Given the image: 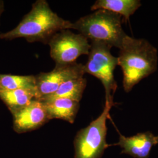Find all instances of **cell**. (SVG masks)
<instances>
[{
    "mask_svg": "<svg viewBox=\"0 0 158 158\" xmlns=\"http://www.w3.org/2000/svg\"><path fill=\"white\" fill-rule=\"evenodd\" d=\"M72 23L53 11L46 0H37L15 28L0 34V40L23 38L31 43L39 42L48 45L57 32L70 29Z\"/></svg>",
    "mask_w": 158,
    "mask_h": 158,
    "instance_id": "1",
    "label": "cell"
},
{
    "mask_svg": "<svg viewBox=\"0 0 158 158\" xmlns=\"http://www.w3.org/2000/svg\"><path fill=\"white\" fill-rule=\"evenodd\" d=\"M50 55L56 66L76 62L79 57L89 55L91 45L81 34H75L70 29L62 30L49 40Z\"/></svg>",
    "mask_w": 158,
    "mask_h": 158,
    "instance_id": "6",
    "label": "cell"
},
{
    "mask_svg": "<svg viewBox=\"0 0 158 158\" xmlns=\"http://www.w3.org/2000/svg\"><path fill=\"white\" fill-rule=\"evenodd\" d=\"M115 104L114 101H106L100 116L77 133L74 141V158H101L104 151L111 146L106 142V123L110 119V112Z\"/></svg>",
    "mask_w": 158,
    "mask_h": 158,
    "instance_id": "4",
    "label": "cell"
},
{
    "mask_svg": "<svg viewBox=\"0 0 158 158\" xmlns=\"http://www.w3.org/2000/svg\"><path fill=\"white\" fill-rule=\"evenodd\" d=\"M85 74L84 65L77 62L62 66H55L49 72H41L35 76L37 98L48 96L54 93L66 81L83 77Z\"/></svg>",
    "mask_w": 158,
    "mask_h": 158,
    "instance_id": "7",
    "label": "cell"
},
{
    "mask_svg": "<svg viewBox=\"0 0 158 158\" xmlns=\"http://www.w3.org/2000/svg\"><path fill=\"white\" fill-rule=\"evenodd\" d=\"M26 90L33 91L37 98L35 76H20L10 74H0V91Z\"/></svg>",
    "mask_w": 158,
    "mask_h": 158,
    "instance_id": "13",
    "label": "cell"
},
{
    "mask_svg": "<svg viewBox=\"0 0 158 158\" xmlns=\"http://www.w3.org/2000/svg\"><path fill=\"white\" fill-rule=\"evenodd\" d=\"M88 60L84 65L85 73L90 74L100 80L104 86L106 101H113L118 85L114 72L118 66V57L111 53V46L106 43L92 41Z\"/></svg>",
    "mask_w": 158,
    "mask_h": 158,
    "instance_id": "5",
    "label": "cell"
},
{
    "mask_svg": "<svg viewBox=\"0 0 158 158\" xmlns=\"http://www.w3.org/2000/svg\"><path fill=\"white\" fill-rule=\"evenodd\" d=\"M35 98L36 94L31 91L22 89L0 91V100L11 113L28 106Z\"/></svg>",
    "mask_w": 158,
    "mask_h": 158,
    "instance_id": "14",
    "label": "cell"
},
{
    "mask_svg": "<svg viewBox=\"0 0 158 158\" xmlns=\"http://www.w3.org/2000/svg\"><path fill=\"white\" fill-rule=\"evenodd\" d=\"M122 23V17L118 14L98 10L72 23L70 29L77 30L91 42H102L119 49L127 35Z\"/></svg>",
    "mask_w": 158,
    "mask_h": 158,
    "instance_id": "3",
    "label": "cell"
},
{
    "mask_svg": "<svg viewBox=\"0 0 158 158\" xmlns=\"http://www.w3.org/2000/svg\"><path fill=\"white\" fill-rule=\"evenodd\" d=\"M118 66L123 73V88L129 93L142 80L158 69L157 49L144 39L126 35L119 49Z\"/></svg>",
    "mask_w": 158,
    "mask_h": 158,
    "instance_id": "2",
    "label": "cell"
},
{
    "mask_svg": "<svg viewBox=\"0 0 158 158\" xmlns=\"http://www.w3.org/2000/svg\"><path fill=\"white\" fill-rule=\"evenodd\" d=\"M141 6L139 0H97L91 6V11L105 10L123 17L124 21H129L130 17Z\"/></svg>",
    "mask_w": 158,
    "mask_h": 158,
    "instance_id": "11",
    "label": "cell"
},
{
    "mask_svg": "<svg viewBox=\"0 0 158 158\" xmlns=\"http://www.w3.org/2000/svg\"><path fill=\"white\" fill-rule=\"evenodd\" d=\"M86 86L87 80L83 77L70 80L63 83L52 94L44 97L38 100L45 102L57 98H64L80 102Z\"/></svg>",
    "mask_w": 158,
    "mask_h": 158,
    "instance_id": "12",
    "label": "cell"
},
{
    "mask_svg": "<svg viewBox=\"0 0 158 158\" xmlns=\"http://www.w3.org/2000/svg\"><path fill=\"white\" fill-rule=\"evenodd\" d=\"M4 11V2L3 1L0 0V21H1V17Z\"/></svg>",
    "mask_w": 158,
    "mask_h": 158,
    "instance_id": "15",
    "label": "cell"
},
{
    "mask_svg": "<svg viewBox=\"0 0 158 158\" xmlns=\"http://www.w3.org/2000/svg\"><path fill=\"white\" fill-rule=\"evenodd\" d=\"M11 114L13 128L18 134L37 130L50 121L44 103L35 99Z\"/></svg>",
    "mask_w": 158,
    "mask_h": 158,
    "instance_id": "8",
    "label": "cell"
},
{
    "mask_svg": "<svg viewBox=\"0 0 158 158\" xmlns=\"http://www.w3.org/2000/svg\"><path fill=\"white\" fill-rule=\"evenodd\" d=\"M119 141L113 145L122 148L121 153L129 155L134 158H149L153 147L158 144V135L149 131L138 133L130 137L119 132Z\"/></svg>",
    "mask_w": 158,
    "mask_h": 158,
    "instance_id": "9",
    "label": "cell"
},
{
    "mask_svg": "<svg viewBox=\"0 0 158 158\" xmlns=\"http://www.w3.org/2000/svg\"><path fill=\"white\" fill-rule=\"evenodd\" d=\"M42 102L44 104L49 120L60 119L73 124L79 111V102L64 98Z\"/></svg>",
    "mask_w": 158,
    "mask_h": 158,
    "instance_id": "10",
    "label": "cell"
}]
</instances>
